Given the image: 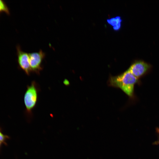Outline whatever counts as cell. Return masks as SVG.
Masks as SVG:
<instances>
[{
  "instance_id": "obj_1",
  "label": "cell",
  "mask_w": 159,
  "mask_h": 159,
  "mask_svg": "<svg viewBox=\"0 0 159 159\" xmlns=\"http://www.w3.org/2000/svg\"><path fill=\"white\" fill-rule=\"evenodd\" d=\"M138 78L128 69L121 74L115 76H111L108 80L110 86L118 87L130 97L133 95L134 86Z\"/></svg>"
},
{
  "instance_id": "obj_2",
  "label": "cell",
  "mask_w": 159,
  "mask_h": 159,
  "mask_svg": "<svg viewBox=\"0 0 159 159\" xmlns=\"http://www.w3.org/2000/svg\"><path fill=\"white\" fill-rule=\"evenodd\" d=\"M38 89L36 82L33 81L27 87L24 96V102L27 113L32 112L35 107L37 100Z\"/></svg>"
},
{
  "instance_id": "obj_3",
  "label": "cell",
  "mask_w": 159,
  "mask_h": 159,
  "mask_svg": "<svg viewBox=\"0 0 159 159\" xmlns=\"http://www.w3.org/2000/svg\"><path fill=\"white\" fill-rule=\"evenodd\" d=\"M29 63L31 72L39 74L42 69V64L45 56L42 50L38 52L29 53Z\"/></svg>"
},
{
  "instance_id": "obj_4",
  "label": "cell",
  "mask_w": 159,
  "mask_h": 159,
  "mask_svg": "<svg viewBox=\"0 0 159 159\" xmlns=\"http://www.w3.org/2000/svg\"><path fill=\"white\" fill-rule=\"evenodd\" d=\"M17 61L19 66L25 73L29 75L31 70V69L29 53H27L21 49L19 45L16 47Z\"/></svg>"
},
{
  "instance_id": "obj_5",
  "label": "cell",
  "mask_w": 159,
  "mask_h": 159,
  "mask_svg": "<svg viewBox=\"0 0 159 159\" xmlns=\"http://www.w3.org/2000/svg\"><path fill=\"white\" fill-rule=\"evenodd\" d=\"M150 67L149 64L143 61L139 60L132 64L128 69L135 76L138 78L144 74Z\"/></svg>"
},
{
  "instance_id": "obj_6",
  "label": "cell",
  "mask_w": 159,
  "mask_h": 159,
  "mask_svg": "<svg viewBox=\"0 0 159 159\" xmlns=\"http://www.w3.org/2000/svg\"><path fill=\"white\" fill-rule=\"evenodd\" d=\"M121 21L120 18L118 16L107 20L108 22L113 26V29L115 30H117L120 28Z\"/></svg>"
},
{
  "instance_id": "obj_7",
  "label": "cell",
  "mask_w": 159,
  "mask_h": 159,
  "mask_svg": "<svg viewBox=\"0 0 159 159\" xmlns=\"http://www.w3.org/2000/svg\"><path fill=\"white\" fill-rule=\"evenodd\" d=\"M2 13L10 14L9 9L6 3L4 1L0 0V14Z\"/></svg>"
},
{
  "instance_id": "obj_8",
  "label": "cell",
  "mask_w": 159,
  "mask_h": 159,
  "mask_svg": "<svg viewBox=\"0 0 159 159\" xmlns=\"http://www.w3.org/2000/svg\"><path fill=\"white\" fill-rule=\"evenodd\" d=\"M8 138V136L4 134L0 129V142L3 144H6V141Z\"/></svg>"
},
{
  "instance_id": "obj_9",
  "label": "cell",
  "mask_w": 159,
  "mask_h": 159,
  "mask_svg": "<svg viewBox=\"0 0 159 159\" xmlns=\"http://www.w3.org/2000/svg\"><path fill=\"white\" fill-rule=\"evenodd\" d=\"M63 83L65 85H67L69 84V81L66 79H65L63 81Z\"/></svg>"
},
{
  "instance_id": "obj_10",
  "label": "cell",
  "mask_w": 159,
  "mask_h": 159,
  "mask_svg": "<svg viewBox=\"0 0 159 159\" xmlns=\"http://www.w3.org/2000/svg\"><path fill=\"white\" fill-rule=\"evenodd\" d=\"M2 143H1V142H0V148H1V145H2Z\"/></svg>"
}]
</instances>
